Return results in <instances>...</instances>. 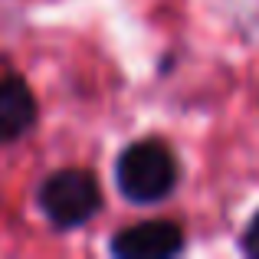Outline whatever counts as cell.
I'll return each mask as SVG.
<instances>
[{
    "label": "cell",
    "instance_id": "3",
    "mask_svg": "<svg viewBox=\"0 0 259 259\" xmlns=\"http://www.w3.org/2000/svg\"><path fill=\"white\" fill-rule=\"evenodd\" d=\"M184 249V230L174 220H145L112 236L108 253L115 259H171Z\"/></svg>",
    "mask_w": 259,
    "mask_h": 259
},
{
    "label": "cell",
    "instance_id": "1",
    "mask_svg": "<svg viewBox=\"0 0 259 259\" xmlns=\"http://www.w3.org/2000/svg\"><path fill=\"white\" fill-rule=\"evenodd\" d=\"M115 184L135 207L161 203L177 187V158L158 138L132 141L115 161Z\"/></svg>",
    "mask_w": 259,
    "mask_h": 259
},
{
    "label": "cell",
    "instance_id": "4",
    "mask_svg": "<svg viewBox=\"0 0 259 259\" xmlns=\"http://www.w3.org/2000/svg\"><path fill=\"white\" fill-rule=\"evenodd\" d=\"M36 125V99L20 76H0V145L23 138Z\"/></svg>",
    "mask_w": 259,
    "mask_h": 259
},
{
    "label": "cell",
    "instance_id": "2",
    "mask_svg": "<svg viewBox=\"0 0 259 259\" xmlns=\"http://www.w3.org/2000/svg\"><path fill=\"white\" fill-rule=\"evenodd\" d=\"M36 203L56 230H76V227H85L102 210V190H99V181L89 171L63 167V171H53L39 184Z\"/></svg>",
    "mask_w": 259,
    "mask_h": 259
},
{
    "label": "cell",
    "instance_id": "5",
    "mask_svg": "<svg viewBox=\"0 0 259 259\" xmlns=\"http://www.w3.org/2000/svg\"><path fill=\"white\" fill-rule=\"evenodd\" d=\"M240 249H243V256L259 259V213L246 223V230H243V236H240Z\"/></svg>",
    "mask_w": 259,
    "mask_h": 259
}]
</instances>
